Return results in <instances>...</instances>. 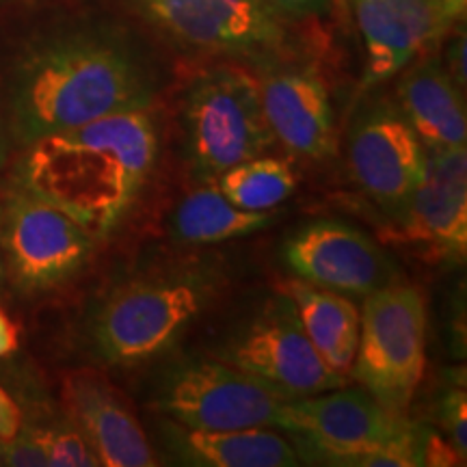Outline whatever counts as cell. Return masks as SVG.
Listing matches in <instances>:
<instances>
[{
  "label": "cell",
  "instance_id": "obj_21",
  "mask_svg": "<svg viewBox=\"0 0 467 467\" xmlns=\"http://www.w3.org/2000/svg\"><path fill=\"white\" fill-rule=\"evenodd\" d=\"M214 182L234 206L268 213L295 192L296 173L285 159L260 154L230 167Z\"/></svg>",
  "mask_w": 467,
  "mask_h": 467
},
{
  "label": "cell",
  "instance_id": "obj_5",
  "mask_svg": "<svg viewBox=\"0 0 467 467\" xmlns=\"http://www.w3.org/2000/svg\"><path fill=\"white\" fill-rule=\"evenodd\" d=\"M184 128L191 169L203 182H214L275 143L258 78L241 67H213L192 80L184 98Z\"/></svg>",
  "mask_w": 467,
  "mask_h": 467
},
{
  "label": "cell",
  "instance_id": "obj_9",
  "mask_svg": "<svg viewBox=\"0 0 467 467\" xmlns=\"http://www.w3.org/2000/svg\"><path fill=\"white\" fill-rule=\"evenodd\" d=\"M221 359L258 379L284 399L347 385V377L327 366L309 342L288 295L268 301L249 329L223 350Z\"/></svg>",
  "mask_w": 467,
  "mask_h": 467
},
{
  "label": "cell",
  "instance_id": "obj_13",
  "mask_svg": "<svg viewBox=\"0 0 467 467\" xmlns=\"http://www.w3.org/2000/svg\"><path fill=\"white\" fill-rule=\"evenodd\" d=\"M400 241L420 244L437 260L459 262L467 251V150H429L426 173L400 213Z\"/></svg>",
  "mask_w": 467,
  "mask_h": 467
},
{
  "label": "cell",
  "instance_id": "obj_25",
  "mask_svg": "<svg viewBox=\"0 0 467 467\" xmlns=\"http://www.w3.org/2000/svg\"><path fill=\"white\" fill-rule=\"evenodd\" d=\"M260 3L285 22L323 17L331 11L334 0H260Z\"/></svg>",
  "mask_w": 467,
  "mask_h": 467
},
{
  "label": "cell",
  "instance_id": "obj_7",
  "mask_svg": "<svg viewBox=\"0 0 467 467\" xmlns=\"http://www.w3.org/2000/svg\"><path fill=\"white\" fill-rule=\"evenodd\" d=\"M96 238L66 210L17 189L0 210V244L14 282L26 292L50 290L89 260Z\"/></svg>",
  "mask_w": 467,
  "mask_h": 467
},
{
  "label": "cell",
  "instance_id": "obj_30",
  "mask_svg": "<svg viewBox=\"0 0 467 467\" xmlns=\"http://www.w3.org/2000/svg\"><path fill=\"white\" fill-rule=\"evenodd\" d=\"M5 161H7V139H5V130L0 126V167L5 165Z\"/></svg>",
  "mask_w": 467,
  "mask_h": 467
},
{
  "label": "cell",
  "instance_id": "obj_27",
  "mask_svg": "<svg viewBox=\"0 0 467 467\" xmlns=\"http://www.w3.org/2000/svg\"><path fill=\"white\" fill-rule=\"evenodd\" d=\"M22 426V413L11 396L0 388V440L14 437Z\"/></svg>",
  "mask_w": 467,
  "mask_h": 467
},
{
  "label": "cell",
  "instance_id": "obj_28",
  "mask_svg": "<svg viewBox=\"0 0 467 467\" xmlns=\"http://www.w3.org/2000/svg\"><path fill=\"white\" fill-rule=\"evenodd\" d=\"M433 7L446 31H451L459 22H465L467 0H433Z\"/></svg>",
  "mask_w": 467,
  "mask_h": 467
},
{
  "label": "cell",
  "instance_id": "obj_6",
  "mask_svg": "<svg viewBox=\"0 0 467 467\" xmlns=\"http://www.w3.org/2000/svg\"><path fill=\"white\" fill-rule=\"evenodd\" d=\"M353 377L383 407L407 413L426 366V307L411 285L366 295Z\"/></svg>",
  "mask_w": 467,
  "mask_h": 467
},
{
  "label": "cell",
  "instance_id": "obj_11",
  "mask_svg": "<svg viewBox=\"0 0 467 467\" xmlns=\"http://www.w3.org/2000/svg\"><path fill=\"white\" fill-rule=\"evenodd\" d=\"M169 35L195 48L271 58L288 48L282 17L260 0H137Z\"/></svg>",
  "mask_w": 467,
  "mask_h": 467
},
{
  "label": "cell",
  "instance_id": "obj_15",
  "mask_svg": "<svg viewBox=\"0 0 467 467\" xmlns=\"http://www.w3.org/2000/svg\"><path fill=\"white\" fill-rule=\"evenodd\" d=\"M66 405L104 467H151V451L141 422L124 396L96 372L80 370L66 379Z\"/></svg>",
  "mask_w": 467,
  "mask_h": 467
},
{
  "label": "cell",
  "instance_id": "obj_26",
  "mask_svg": "<svg viewBox=\"0 0 467 467\" xmlns=\"http://www.w3.org/2000/svg\"><path fill=\"white\" fill-rule=\"evenodd\" d=\"M446 58H448V66H446L448 74L452 76V80L461 87V89H465L467 74H465V31L463 28H461V33H457L452 37L451 46H448Z\"/></svg>",
  "mask_w": 467,
  "mask_h": 467
},
{
  "label": "cell",
  "instance_id": "obj_14",
  "mask_svg": "<svg viewBox=\"0 0 467 467\" xmlns=\"http://www.w3.org/2000/svg\"><path fill=\"white\" fill-rule=\"evenodd\" d=\"M364 39V85L375 87L411 66L446 35L433 0H350Z\"/></svg>",
  "mask_w": 467,
  "mask_h": 467
},
{
  "label": "cell",
  "instance_id": "obj_18",
  "mask_svg": "<svg viewBox=\"0 0 467 467\" xmlns=\"http://www.w3.org/2000/svg\"><path fill=\"white\" fill-rule=\"evenodd\" d=\"M167 441L184 463L203 467H295L299 448L271 426L255 429H189L167 424Z\"/></svg>",
  "mask_w": 467,
  "mask_h": 467
},
{
  "label": "cell",
  "instance_id": "obj_8",
  "mask_svg": "<svg viewBox=\"0 0 467 467\" xmlns=\"http://www.w3.org/2000/svg\"><path fill=\"white\" fill-rule=\"evenodd\" d=\"M288 399L223 359H197L175 368L159 394V409L189 429L277 426Z\"/></svg>",
  "mask_w": 467,
  "mask_h": 467
},
{
  "label": "cell",
  "instance_id": "obj_1",
  "mask_svg": "<svg viewBox=\"0 0 467 467\" xmlns=\"http://www.w3.org/2000/svg\"><path fill=\"white\" fill-rule=\"evenodd\" d=\"M154 98V74L128 37L80 28L26 52L11 83V119L28 145L102 117L151 109Z\"/></svg>",
  "mask_w": 467,
  "mask_h": 467
},
{
  "label": "cell",
  "instance_id": "obj_22",
  "mask_svg": "<svg viewBox=\"0 0 467 467\" xmlns=\"http://www.w3.org/2000/svg\"><path fill=\"white\" fill-rule=\"evenodd\" d=\"M50 467H91L98 463L96 452L76 424L37 429Z\"/></svg>",
  "mask_w": 467,
  "mask_h": 467
},
{
  "label": "cell",
  "instance_id": "obj_10",
  "mask_svg": "<svg viewBox=\"0 0 467 467\" xmlns=\"http://www.w3.org/2000/svg\"><path fill=\"white\" fill-rule=\"evenodd\" d=\"M429 150L400 107L375 104L350 128L348 165L372 202L399 219L426 173Z\"/></svg>",
  "mask_w": 467,
  "mask_h": 467
},
{
  "label": "cell",
  "instance_id": "obj_16",
  "mask_svg": "<svg viewBox=\"0 0 467 467\" xmlns=\"http://www.w3.org/2000/svg\"><path fill=\"white\" fill-rule=\"evenodd\" d=\"M260 83V100L275 141L306 159L336 150L334 107L323 80L309 69H273Z\"/></svg>",
  "mask_w": 467,
  "mask_h": 467
},
{
  "label": "cell",
  "instance_id": "obj_3",
  "mask_svg": "<svg viewBox=\"0 0 467 467\" xmlns=\"http://www.w3.org/2000/svg\"><path fill=\"white\" fill-rule=\"evenodd\" d=\"M277 429L290 431L307 448V457L327 465H422V426L383 407L364 388L288 399Z\"/></svg>",
  "mask_w": 467,
  "mask_h": 467
},
{
  "label": "cell",
  "instance_id": "obj_31",
  "mask_svg": "<svg viewBox=\"0 0 467 467\" xmlns=\"http://www.w3.org/2000/svg\"><path fill=\"white\" fill-rule=\"evenodd\" d=\"M5 277V258H3V244H0V284H3Z\"/></svg>",
  "mask_w": 467,
  "mask_h": 467
},
{
  "label": "cell",
  "instance_id": "obj_20",
  "mask_svg": "<svg viewBox=\"0 0 467 467\" xmlns=\"http://www.w3.org/2000/svg\"><path fill=\"white\" fill-rule=\"evenodd\" d=\"M273 221L275 210H243L234 206L217 184H210L184 197L173 214V232L184 243L206 244L249 236L265 230Z\"/></svg>",
  "mask_w": 467,
  "mask_h": 467
},
{
  "label": "cell",
  "instance_id": "obj_2",
  "mask_svg": "<svg viewBox=\"0 0 467 467\" xmlns=\"http://www.w3.org/2000/svg\"><path fill=\"white\" fill-rule=\"evenodd\" d=\"M156 156L159 128L151 110H128L28 143L17 189L55 203L102 238L132 208Z\"/></svg>",
  "mask_w": 467,
  "mask_h": 467
},
{
  "label": "cell",
  "instance_id": "obj_23",
  "mask_svg": "<svg viewBox=\"0 0 467 467\" xmlns=\"http://www.w3.org/2000/svg\"><path fill=\"white\" fill-rule=\"evenodd\" d=\"M0 465L11 467H37L48 465L44 443L37 429H22L9 440H0Z\"/></svg>",
  "mask_w": 467,
  "mask_h": 467
},
{
  "label": "cell",
  "instance_id": "obj_17",
  "mask_svg": "<svg viewBox=\"0 0 467 467\" xmlns=\"http://www.w3.org/2000/svg\"><path fill=\"white\" fill-rule=\"evenodd\" d=\"M399 102L426 150L461 148L467 141L465 98L437 58H424L402 74Z\"/></svg>",
  "mask_w": 467,
  "mask_h": 467
},
{
  "label": "cell",
  "instance_id": "obj_19",
  "mask_svg": "<svg viewBox=\"0 0 467 467\" xmlns=\"http://www.w3.org/2000/svg\"><path fill=\"white\" fill-rule=\"evenodd\" d=\"M284 295L295 303L296 317L320 358L347 377L359 342L361 314L358 306L347 295L318 288L301 279L285 285Z\"/></svg>",
  "mask_w": 467,
  "mask_h": 467
},
{
  "label": "cell",
  "instance_id": "obj_24",
  "mask_svg": "<svg viewBox=\"0 0 467 467\" xmlns=\"http://www.w3.org/2000/svg\"><path fill=\"white\" fill-rule=\"evenodd\" d=\"M437 418L451 437L454 451L467 459V399L463 388H452L441 396Z\"/></svg>",
  "mask_w": 467,
  "mask_h": 467
},
{
  "label": "cell",
  "instance_id": "obj_4",
  "mask_svg": "<svg viewBox=\"0 0 467 467\" xmlns=\"http://www.w3.org/2000/svg\"><path fill=\"white\" fill-rule=\"evenodd\" d=\"M213 279L175 273L117 290L93 320V347L110 366H137L165 353L213 299Z\"/></svg>",
  "mask_w": 467,
  "mask_h": 467
},
{
  "label": "cell",
  "instance_id": "obj_12",
  "mask_svg": "<svg viewBox=\"0 0 467 467\" xmlns=\"http://www.w3.org/2000/svg\"><path fill=\"white\" fill-rule=\"evenodd\" d=\"M284 260L301 282L340 295L366 296L394 277L379 244L337 219H318L296 230L284 243Z\"/></svg>",
  "mask_w": 467,
  "mask_h": 467
},
{
  "label": "cell",
  "instance_id": "obj_29",
  "mask_svg": "<svg viewBox=\"0 0 467 467\" xmlns=\"http://www.w3.org/2000/svg\"><path fill=\"white\" fill-rule=\"evenodd\" d=\"M17 347H20V334H17V327L11 320L5 309H0V359L14 355Z\"/></svg>",
  "mask_w": 467,
  "mask_h": 467
}]
</instances>
